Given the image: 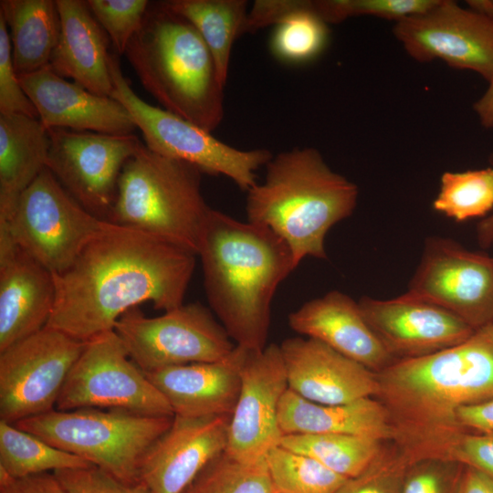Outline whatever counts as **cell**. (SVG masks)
Masks as SVG:
<instances>
[{
  "instance_id": "cell-15",
  "label": "cell",
  "mask_w": 493,
  "mask_h": 493,
  "mask_svg": "<svg viewBox=\"0 0 493 493\" xmlns=\"http://www.w3.org/2000/svg\"><path fill=\"white\" fill-rule=\"evenodd\" d=\"M393 33L405 52L425 63L440 59L451 68L493 77V20L451 0L394 23Z\"/></svg>"
},
{
  "instance_id": "cell-36",
  "label": "cell",
  "mask_w": 493,
  "mask_h": 493,
  "mask_svg": "<svg viewBox=\"0 0 493 493\" xmlns=\"http://www.w3.org/2000/svg\"><path fill=\"white\" fill-rule=\"evenodd\" d=\"M411 461L390 441L359 476L349 478L337 493H401Z\"/></svg>"
},
{
  "instance_id": "cell-1",
  "label": "cell",
  "mask_w": 493,
  "mask_h": 493,
  "mask_svg": "<svg viewBox=\"0 0 493 493\" xmlns=\"http://www.w3.org/2000/svg\"><path fill=\"white\" fill-rule=\"evenodd\" d=\"M196 256L163 237L111 223L67 270L54 274L56 299L46 326L87 341L114 330L121 315L143 302L174 309L184 304Z\"/></svg>"
},
{
  "instance_id": "cell-20",
  "label": "cell",
  "mask_w": 493,
  "mask_h": 493,
  "mask_svg": "<svg viewBox=\"0 0 493 493\" xmlns=\"http://www.w3.org/2000/svg\"><path fill=\"white\" fill-rule=\"evenodd\" d=\"M55 299L54 274L0 226V351L43 329Z\"/></svg>"
},
{
  "instance_id": "cell-16",
  "label": "cell",
  "mask_w": 493,
  "mask_h": 493,
  "mask_svg": "<svg viewBox=\"0 0 493 493\" xmlns=\"http://www.w3.org/2000/svg\"><path fill=\"white\" fill-rule=\"evenodd\" d=\"M288 389L279 345L270 343L261 351H247L228 426L227 455L241 463L255 464L279 445L283 433L278 408Z\"/></svg>"
},
{
  "instance_id": "cell-7",
  "label": "cell",
  "mask_w": 493,
  "mask_h": 493,
  "mask_svg": "<svg viewBox=\"0 0 493 493\" xmlns=\"http://www.w3.org/2000/svg\"><path fill=\"white\" fill-rule=\"evenodd\" d=\"M173 416L122 409H54L15 425L127 482L140 480L142 458Z\"/></svg>"
},
{
  "instance_id": "cell-5",
  "label": "cell",
  "mask_w": 493,
  "mask_h": 493,
  "mask_svg": "<svg viewBox=\"0 0 493 493\" xmlns=\"http://www.w3.org/2000/svg\"><path fill=\"white\" fill-rule=\"evenodd\" d=\"M124 56L164 110L210 132L220 125L225 86L213 56L195 27L163 1L151 2Z\"/></svg>"
},
{
  "instance_id": "cell-30",
  "label": "cell",
  "mask_w": 493,
  "mask_h": 493,
  "mask_svg": "<svg viewBox=\"0 0 493 493\" xmlns=\"http://www.w3.org/2000/svg\"><path fill=\"white\" fill-rule=\"evenodd\" d=\"M384 442L341 434H287L279 445L316 459L341 476L353 478L370 466Z\"/></svg>"
},
{
  "instance_id": "cell-26",
  "label": "cell",
  "mask_w": 493,
  "mask_h": 493,
  "mask_svg": "<svg viewBox=\"0 0 493 493\" xmlns=\"http://www.w3.org/2000/svg\"><path fill=\"white\" fill-rule=\"evenodd\" d=\"M267 26H274L269 40L272 55L289 65L313 60L329 38L328 24L313 11L311 1H256L248 10L243 33Z\"/></svg>"
},
{
  "instance_id": "cell-14",
  "label": "cell",
  "mask_w": 493,
  "mask_h": 493,
  "mask_svg": "<svg viewBox=\"0 0 493 493\" xmlns=\"http://www.w3.org/2000/svg\"><path fill=\"white\" fill-rule=\"evenodd\" d=\"M408 293L456 315L475 330L493 324V257L446 237L425 241Z\"/></svg>"
},
{
  "instance_id": "cell-19",
  "label": "cell",
  "mask_w": 493,
  "mask_h": 493,
  "mask_svg": "<svg viewBox=\"0 0 493 493\" xmlns=\"http://www.w3.org/2000/svg\"><path fill=\"white\" fill-rule=\"evenodd\" d=\"M288 389L318 404H342L374 398L377 373L325 343L293 337L280 344Z\"/></svg>"
},
{
  "instance_id": "cell-46",
  "label": "cell",
  "mask_w": 493,
  "mask_h": 493,
  "mask_svg": "<svg viewBox=\"0 0 493 493\" xmlns=\"http://www.w3.org/2000/svg\"><path fill=\"white\" fill-rule=\"evenodd\" d=\"M490 165L493 166V153L488 158ZM477 238L479 246L488 248L493 246V214L485 216L477 226Z\"/></svg>"
},
{
  "instance_id": "cell-31",
  "label": "cell",
  "mask_w": 493,
  "mask_h": 493,
  "mask_svg": "<svg viewBox=\"0 0 493 493\" xmlns=\"http://www.w3.org/2000/svg\"><path fill=\"white\" fill-rule=\"evenodd\" d=\"M90 465L34 434L0 420V469L10 477H22Z\"/></svg>"
},
{
  "instance_id": "cell-10",
  "label": "cell",
  "mask_w": 493,
  "mask_h": 493,
  "mask_svg": "<svg viewBox=\"0 0 493 493\" xmlns=\"http://www.w3.org/2000/svg\"><path fill=\"white\" fill-rule=\"evenodd\" d=\"M130 358L144 372L196 362H217L236 346L212 311L198 303L183 304L148 318L126 311L114 326Z\"/></svg>"
},
{
  "instance_id": "cell-34",
  "label": "cell",
  "mask_w": 493,
  "mask_h": 493,
  "mask_svg": "<svg viewBox=\"0 0 493 493\" xmlns=\"http://www.w3.org/2000/svg\"><path fill=\"white\" fill-rule=\"evenodd\" d=\"M182 493H275L265 460L244 464L226 451L210 461Z\"/></svg>"
},
{
  "instance_id": "cell-38",
  "label": "cell",
  "mask_w": 493,
  "mask_h": 493,
  "mask_svg": "<svg viewBox=\"0 0 493 493\" xmlns=\"http://www.w3.org/2000/svg\"><path fill=\"white\" fill-rule=\"evenodd\" d=\"M465 466L449 459H425L406 471L401 493H459Z\"/></svg>"
},
{
  "instance_id": "cell-22",
  "label": "cell",
  "mask_w": 493,
  "mask_h": 493,
  "mask_svg": "<svg viewBox=\"0 0 493 493\" xmlns=\"http://www.w3.org/2000/svg\"><path fill=\"white\" fill-rule=\"evenodd\" d=\"M248 350L236 346L225 359L161 368L145 372L168 401L173 415H231L241 384Z\"/></svg>"
},
{
  "instance_id": "cell-47",
  "label": "cell",
  "mask_w": 493,
  "mask_h": 493,
  "mask_svg": "<svg viewBox=\"0 0 493 493\" xmlns=\"http://www.w3.org/2000/svg\"><path fill=\"white\" fill-rule=\"evenodd\" d=\"M467 5L474 12L493 20V0H468Z\"/></svg>"
},
{
  "instance_id": "cell-18",
  "label": "cell",
  "mask_w": 493,
  "mask_h": 493,
  "mask_svg": "<svg viewBox=\"0 0 493 493\" xmlns=\"http://www.w3.org/2000/svg\"><path fill=\"white\" fill-rule=\"evenodd\" d=\"M231 415H173L145 453L140 480L151 493H182L203 468L226 451Z\"/></svg>"
},
{
  "instance_id": "cell-42",
  "label": "cell",
  "mask_w": 493,
  "mask_h": 493,
  "mask_svg": "<svg viewBox=\"0 0 493 493\" xmlns=\"http://www.w3.org/2000/svg\"><path fill=\"white\" fill-rule=\"evenodd\" d=\"M0 493H66L54 472L13 477L0 469Z\"/></svg>"
},
{
  "instance_id": "cell-3",
  "label": "cell",
  "mask_w": 493,
  "mask_h": 493,
  "mask_svg": "<svg viewBox=\"0 0 493 493\" xmlns=\"http://www.w3.org/2000/svg\"><path fill=\"white\" fill-rule=\"evenodd\" d=\"M197 256L209 306L230 339L246 350H263L275 292L297 267L287 243L265 226L211 208Z\"/></svg>"
},
{
  "instance_id": "cell-25",
  "label": "cell",
  "mask_w": 493,
  "mask_h": 493,
  "mask_svg": "<svg viewBox=\"0 0 493 493\" xmlns=\"http://www.w3.org/2000/svg\"><path fill=\"white\" fill-rule=\"evenodd\" d=\"M278 424L283 435L341 434L393 440L387 411L372 397L342 404H323L288 389L280 401Z\"/></svg>"
},
{
  "instance_id": "cell-13",
  "label": "cell",
  "mask_w": 493,
  "mask_h": 493,
  "mask_svg": "<svg viewBox=\"0 0 493 493\" xmlns=\"http://www.w3.org/2000/svg\"><path fill=\"white\" fill-rule=\"evenodd\" d=\"M47 167L86 210L108 220L126 162L142 142L134 134L115 135L54 128Z\"/></svg>"
},
{
  "instance_id": "cell-9",
  "label": "cell",
  "mask_w": 493,
  "mask_h": 493,
  "mask_svg": "<svg viewBox=\"0 0 493 493\" xmlns=\"http://www.w3.org/2000/svg\"><path fill=\"white\" fill-rule=\"evenodd\" d=\"M111 222L86 210L46 167L21 194L8 221L14 241L53 274L67 270Z\"/></svg>"
},
{
  "instance_id": "cell-2",
  "label": "cell",
  "mask_w": 493,
  "mask_h": 493,
  "mask_svg": "<svg viewBox=\"0 0 493 493\" xmlns=\"http://www.w3.org/2000/svg\"><path fill=\"white\" fill-rule=\"evenodd\" d=\"M376 373L374 398L387 411L392 442L412 464L450 460L467 432L458 422V410L493 398V324L457 345L394 361Z\"/></svg>"
},
{
  "instance_id": "cell-39",
  "label": "cell",
  "mask_w": 493,
  "mask_h": 493,
  "mask_svg": "<svg viewBox=\"0 0 493 493\" xmlns=\"http://www.w3.org/2000/svg\"><path fill=\"white\" fill-rule=\"evenodd\" d=\"M66 493H151L142 481L127 482L90 465L55 471Z\"/></svg>"
},
{
  "instance_id": "cell-8",
  "label": "cell",
  "mask_w": 493,
  "mask_h": 493,
  "mask_svg": "<svg viewBox=\"0 0 493 493\" xmlns=\"http://www.w3.org/2000/svg\"><path fill=\"white\" fill-rule=\"evenodd\" d=\"M109 69L113 84L110 97L129 111L143 136L145 145L161 155L197 167L203 173L224 175L247 192L257 183V171L273 156L267 149L232 147L201 127L140 98L110 53Z\"/></svg>"
},
{
  "instance_id": "cell-24",
  "label": "cell",
  "mask_w": 493,
  "mask_h": 493,
  "mask_svg": "<svg viewBox=\"0 0 493 493\" xmlns=\"http://www.w3.org/2000/svg\"><path fill=\"white\" fill-rule=\"evenodd\" d=\"M61 30L50 67L89 91L110 97L113 84L109 69L110 38L86 1L55 0Z\"/></svg>"
},
{
  "instance_id": "cell-4",
  "label": "cell",
  "mask_w": 493,
  "mask_h": 493,
  "mask_svg": "<svg viewBox=\"0 0 493 493\" xmlns=\"http://www.w3.org/2000/svg\"><path fill=\"white\" fill-rule=\"evenodd\" d=\"M265 168L264 180L246 192L247 222L280 236L296 267L306 257L327 259L326 235L352 215L358 186L334 172L313 147L281 152Z\"/></svg>"
},
{
  "instance_id": "cell-43",
  "label": "cell",
  "mask_w": 493,
  "mask_h": 493,
  "mask_svg": "<svg viewBox=\"0 0 493 493\" xmlns=\"http://www.w3.org/2000/svg\"><path fill=\"white\" fill-rule=\"evenodd\" d=\"M457 419L467 432L493 433V398L463 406L457 412Z\"/></svg>"
},
{
  "instance_id": "cell-27",
  "label": "cell",
  "mask_w": 493,
  "mask_h": 493,
  "mask_svg": "<svg viewBox=\"0 0 493 493\" xmlns=\"http://www.w3.org/2000/svg\"><path fill=\"white\" fill-rule=\"evenodd\" d=\"M50 138L37 118L0 114V222L13 215L24 191L47 167Z\"/></svg>"
},
{
  "instance_id": "cell-40",
  "label": "cell",
  "mask_w": 493,
  "mask_h": 493,
  "mask_svg": "<svg viewBox=\"0 0 493 493\" xmlns=\"http://www.w3.org/2000/svg\"><path fill=\"white\" fill-rule=\"evenodd\" d=\"M0 114H22L38 119L15 70L7 26L0 15Z\"/></svg>"
},
{
  "instance_id": "cell-21",
  "label": "cell",
  "mask_w": 493,
  "mask_h": 493,
  "mask_svg": "<svg viewBox=\"0 0 493 493\" xmlns=\"http://www.w3.org/2000/svg\"><path fill=\"white\" fill-rule=\"evenodd\" d=\"M19 82L47 129L127 135L137 129L129 111L111 97L94 94L58 75L50 65Z\"/></svg>"
},
{
  "instance_id": "cell-35",
  "label": "cell",
  "mask_w": 493,
  "mask_h": 493,
  "mask_svg": "<svg viewBox=\"0 0 493 493\" xmlns=\"http://www.w3.org/2000/svg\"><path fill=\"white\" fill-rule=\"evenodd\" d=\"M438 0H317L312 1L314 12L328 25L352 16H374L395 23L423 13Z\"/></svg>"
},
{
  "instance_id": "cell-32",
  "label": "cell",
  "mask_w": 493,
  "mask_h": 493,
  "mask_svg": "<svg viewBox=\"0 0 493 493\" xmlns=\"http://www.w3.org/2000/svg\"><path fill=\"white\" fill-rule=\"evenodd\" d=\"M264 460L275 493H337L349 479L281 445L272 447Z\"/></svg>"
},
{
  "instance_id": "cell-17",
  "label": "cell",
  "mask_w": 493,
  "mask_h": 493,
  "mask_svg": "<svg viewBox=\"0 0 493 493\" xmlns=\"http://www.w3.org/2000/svg\"><path fill=\"white\" fill-rule=\"evenodd\" d=\"M367 324L395 360L426 356L467 340L475 330L446 309L408 292L358 301Z\"/></svg>"
},
{
  "instance_id": "cell-33",
  "label": "cell",
  "mask_w": 493,
  "mask_h": 493,
  "mask_svg": "<svg viewBox=\"0 0 493 493\" xmlns=\"http://www.w3.org/2000/svg\"><path fill=\"white\" fill-rule=\"evenodd\" d=\"M433 207L457 222L485 217L493 208V166L445 172Z\"/></svg>"
},
{
  "instance_id": "cell-28",
  "label": "cell",
  "mask_w": 493,
  "mask_h": 493,
  "mask_svg": "<svg viewBox=\"0 0 493 493\" xmlns=\"http://www.w3.org/2000/svg\"><path fill=\"white\" fill-rule=\"evenodd\" d=\"M0 15L7 26L18 78L48 66L61 30L56 1L1 0Z\"/></svg>"
},
{
  "instance_id": "cell-37",
  "label": "cell",
  "mask_w": 493,
  "mask_h": 493,
  "mask_svg": "<svg viewBox=\"0 0 493 493\" xmlns=\"http://www.w3.org/2000/svg\"><path fill=\"white\" fill-rule=\"evenodd\" d=\"M93 16L107 33L116 52L126 47L141 27L151 4L148 0H87Z\"/></svg>"
},
{
  "instance_id": "cell-41",
  "label": "cell",
  "mask_w": 493,
  "mask_h": 493,
  "mask_svg": "<svg viewBox=\"0 0 493 493\" xmlns=\"http://www.w3.org/2000/svg\"><path fill=\"white\" fill-rule=\"evenodd\" d=\"M450 460L472 467L493 481V433H465L455 446Z\"/></svg>"
},
{
  "instance_id": "cell-23",
  "label": "cell",
  "mask_w": 493,
  "mask_h": 493,
  "mask_svg": "<svg viewBox=\"0 0 493 493\" xmlns=\"http://www.w3.org/2000/svg\"><path fill=\"white\" fill-rule=\"evenodd\" d=\"M288 321L294 331L325 343L375 372L395 361L367 324L358 301L340 290L305 302L289 313Z\"/></svg>"
},
{
  "instance_id": "cell-11",
  "label": "cell",
  "mask_w": 493,
  "mask_h": 493,
  "mask_svg": "<svg viewBox=\"0 0 493 493\" xmlns=\"http://www.w3.org/2000/svg\"><path fill=\"white\" fill-rule=\"evenodd\" d=\"M88 407L173 416L166 398L130 358L114 330L86 341L56 404L60 411Z\"/></svg>"
},
{
  "instance_id": "cell-29",
  "label": "cell",
  "mask_w": 493,
  "mask_h": 493,
  "mask_svg": "<svg viewBox=\"0 0 493 493\" xmlns=\"http://www.w3.org/2000/svg\"><path fill=\"white\" fill-rule=\"evenodd\" d=\"M164 5L187 19L208 47L226 86L232 47L248 13L245 0H166Z\"/></svg>"
},
{
  "instance_id": "cell-45",
  "label": "cell",
  "mask_w": 493,
  "mask_h": 493,
  "mask_svg": "<svg viewBox=\"0 0 493 493\" xmlns=\"http://www.w3.org/2000/svg\"><path fill=\"white\" fill-rule=\"evenodd\" d=\"M474 111L480 124L489 130H493V77L488 81L486 91L473 105Z\"/></svg>"
},
{
  "instance_id": "cell-6",
  "label": "cell",
  "mask_w": 493,
  "mask_h": 493,
  "mask_svg": "<svg viewBox=\"0 0 493 493\" xmlns=\"http://www.w3.org/2000/svg\"><path fill=\"white\" fill-rule=\"evenodd\" d=\"M195 166L142 144L124 164L108 221L178 244L197 255L211 207Z\"/></svg>"
},
{
  "instance_id": "cell-44",
  "label": "cell",
  "mask_w": 493,
  "mask_h": 493,
  "mask_svg": "<svg viewBox=\"0 0 493 493\" xmlns=\"http://www.w3.org/2000/svg\"><path fill=\"white\" fill-rule=\"evenodd\" d=\"M459 493H493V481L481 472L465 467Z\"/></svg>"
},
{
  "instance_id": "cell-12",
  "label": "cell",
  "mask_w": 493,
  "mask_h": 493,
  "mask_svg": "<svg viewBox=\"0 0 493 493\" xmlns=\"http://www.w3.org/2000/svg\"><path fill=\"white\" fill-rule=\"evenodd\" d=\"M86 341L45 326L0 351V420L16 424L56 409Z\"/></svg>"
}]
</instances>
